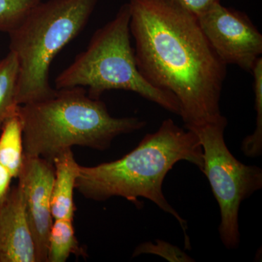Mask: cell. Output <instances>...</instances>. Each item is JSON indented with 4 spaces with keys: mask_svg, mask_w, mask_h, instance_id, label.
<instances>
[{
    "mask_svg": "<svg viewBox=\"0 0 262 262\" xmlns=\"http://www.w3.org/2000/svg\"><path fill=\"white\" fill-rule=\"evenodd\" d=\"M128 5L136 63L143 77L178 99L186 129L220 119L227 65L198 17L174 0H129Z\"/></svg>",
    "mask_w": 262,
    "mask_h": 262,
    "instance_id": "obj_1",
    "label": "cell"
},
{
    "mask_svg": "<svg viewBox=\"0 0 262 262\" xmlns=\"http://www.w3.org/2000/svg\"><path fill=\"white\" fill-rule=\"evenodd\" d=\"M180 161L189 162L201 170L203 148L192 130L167 119L156 132L146 134L135 149L120 159L94 166L80 165L76 189L95 201L120 196L139 207V198L149 200L178 221L186 246L190 247L187 222L169 204L163 192L167 174Z\"/></svg>",
    "mask_w": 262,
    "mask_h": 262,
    "instance_id": "obj_2",
    "label": "cell"
},
{
    "mask_svg": "<svg viewBox=\"0 0 262 262\" xmlns=\"http://www.w3.org/2000/svg\"><path fill=\"white\" fill-rule=\"evenodd\" d=\"M24 155L53 163L72 146L107 149L117 136L146 126L138 117H114L101 99L82 87L56 89L49 97L20 105Z\"/></svg>",
    "mask_w": 262,
    "mask_h": 262,
    "instance_id": "obj_3",
    "label": "cell"
},
{
    "mask_svg": "<svg viewBox=\"0 0 262 262\" xmlns=\"http://www.w3.org/2000/svg\"><path fill=\"white\" fill-rule=\"evenodd\" d=\"M98 0L41 1L9 33L19 67V105L49 97L50 69L57 55L83 30Z\"/></svg>",
    "mask_w": 262,
    "mask_h": 262,
    "instance_id": "obj_4",
    "label": "cell"
},
{
    "mask_svg": "<svg viewBox=\"0 0 262 262\" xmlns=\"http://www.w3.org/2000/svg\"><path fill=\"white\" fill-rule=\"evenodd\" d=\"M130 18L127 3L113 20L96 31L86 49L56 77V89L87 88L90 97L96 99L111 90L131 91L180 115L176 96L153 87L138 70L130 43Z\"/></svg>",
    "mask_w": 262,
    "mask_h": 262,
    "instance_id": "obj_5",
    "label": "cell"
},
{
    "mask_svg": "<svg viewBox=\"0 0 262 262\" xmlns=\"http://www.w3.org/2000/svg\"><path fill=\"white\" fill-rule=\"evenodd\" d=\"M227 120L222 116L215 122L191 127L199 139L203 151L201 171L206 176L221 213L219 227L221 241L228 249L238 248L239 210L241 203L262 188V170L236 159L225 140Z\"/></svg>",
    "mask_w": 262,
    "mask_h": 262,
    "instance_id": "obj_6",
    "label": "cell"
},
{
    "mask_svg": "<svg viewBox=\"0 0 262 262\" xmlns=\"http://www.w3.org/2000/svg\"><path fill=\"white\" fill-rule=\"evenodd\" d=\"M198 20L222 61L251 72L262 54V35L246 13L219 2L198 16Z\"/></svg>",
    "mask_w": 262,
    "mask_h": 262,
    "instance_id": "obj_7",
    "label": "cell"
},
{
    "mask_svg": "<svg viewBox=\"0 0 262 262\" xmlns=\"http://www.w3.org/2000/svg\"><path fill=\"white\" fill-rule=\"evenodd\" d=\"M17 179L35 244L37 262H48V239L53 222L51 213L53 164L40 157L24 155Z\"/></svg>",
    "mask_w": 262,
    "mask_h": 262,
    "instance_id": "obj_8",
    "label": "cell"
},
{
    "mask_svg": "<svg viewBox=\"0 0 262 262\" xmlns=\"http://www.w3.org/2000/svg\"><path fill=\"white\" fill-rule=\"evenodd\" d=\"M0 262H37V251L18 184L0 204Z\"/></svg>",
    "mask_w": 262,
    "mask_h": 262,
    "instance_id": "obj_9",
    "label": "cell"
},
{
    "mask_svg": "<svg viewBox=\"0 0 262 262\" xmlns=\"http://www.w3.org/2000/svg\"><path fill=\"white\" fill-rule=\"evenodd\" d=\"M54 180L52 189L51 213L53 220H73L75 206L74 192L80 175V165L72 149L64 150L53 160Z\"/></svg>",
    "mask_w": 262,
    "mask_h": 262,
    "instance_id": "obj_10",
    "label": "cell"
},
{
    "mask_svg": "<svg viewBox=\"0 0 262 262\" xmlns=\"http://www.w3.org/2000/svg\"><path fill=\"white\" fill-rule=\"evenodd\" d=\"M0 132V163L17 179L24 155L23 127L18 112L4 122Z\"/></svg>",
    "mask_w": 262,
    "mask_h": 262,
    "instance_id": "obj_11",
    "label": "cell"
},
{
    "mask_svg": "<svg viewBox=\"0 0 262 262\" xmlns=\"http://www.w3.org/2000/svg\"><path fill=\"white\" fill-rule=\"evenodd\" d=\"M19 67L16 56L10 51L0 60V130L4 122L18 112L17 101Z\"/></svg>",
    "mask_w": 262,
    "mask_h": 262,
    "instance_id": "obj_12",
    "label": "cell"
},
{
    "mask_svg": "<svg viewBox=\"0 0 262 262\" xmlns=\"http://www.w3.org/2000/svg\"><path fill=\"white\" fill-rule=\"evenodd\" d=\"M76 237L73 220H53L48 239V262H65L74 254L85 255Z\"/></svg>",
    "mask_w": 262,
    "mask_h": 262,
    "instance_id": "obj_13",
    "label": "cell"
},
{
    "mask_svg": "<svg viewBox=\"0 0 262 262\" xmlns=\"http://www.w3.org/2000/svg\"><path fill=\"white\" fill-rule=\"evenodd\" d=\"M254 106L256 112V128L242 142L241 151L246 156L257 158L262 154V58L259 57L252 71Z\"/></svg>",
    "mask_w": 262,
    "mask_h": 262,
    "instance_id": "obj_14",
    "label": "cell"
},
{
    "mask_svg": "<svg viewBox=\"0 0 262 262\" xmlns=\"http://www.w3.org/2000/svg\"><path fill=\"white\" fill-rule=\"evenodd\" d=\"M42 0H0V32L9 34Z\"/></svg>",
    "mask_w": 262,
    "mask_h": 262,
    "instance_id": "obj_15",
    "label": "cell"
},
{
    "mask_svg": "<svg viewBox=\"0 0 262 262\" xmlns=\"http://www.w3.org/2000/svg\"><path fill=\"white\" fill-rule=\"evenodd\" d=\"M141 254H153L161 256L170 262H194L195 260L184 252L178 246L168 242L157 239L156 243H142L137 246L133 253L132 257Z\"/></svg>",
    "mask_w": 262,
    "mask_h": 262,
    "instance_id": "obj_16",
    "label": "cell"
},
{
    "mask_svg": "<svg viewBox=\"0 0 262 262\" xmlns=\"http://www.w3.org/2000/svg\"><path fill=\"white\" fill-rule=\"evenodd\" d=\"M196 17L206 11L215 3L220 0H174Z\"/></svg>",
    "mask_w": 262,
    "mask_h": 262,
    "instance_id": "obj_17",
    "label": "cell"
},
{
    "mask_svg": "<svg viewBox=\"0 0 262 262\" xmlns=\"http://www.w3.org/2000/svg\"><path fill=\"white\" fill-rule=\"evenodd\" d=\"M13 175L9 170L0 163V204L6 199L10 189Z\"/></svg>",
    "mask_w": 262,
    "mask_h": 262,
    "instance_id": "obj_18",
    "label": "cell"
},
{
    "mask_svg": "<svg viewBox=\"0 0 262 262\" xmlns=\"http://www.w3.org/2000/svg\"><path fill=\"white\" fill-rule=\"evenodd\" d=\"M0 60H1V59H0Z\"/></svg>",
    "mask_w": 262,
    "mask_h": 262,
    "instance_id": "obj_19",
    "label": "cell"
}]
</instances>
